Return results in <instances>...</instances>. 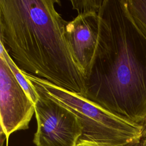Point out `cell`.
Masks as SVG:
<instances>
[{"label": "cell", "instance_id": "6da1fadb", "mask_svg": "<svg viewBox=\"0 0 146 146\" xmlns=\"http://www.w3.org/2000/svg\"><path fill=\"white\" fill-rule=\"evenodd\" d=\"M83 97L140 125L146 123V38L132 21L125 0H103Z\"/></svg>", "mask_w": 146, "mask_h": 146}, {"label": "cell", "instance_id": "7a4b0ae2", "mask_svg": "<svg viewBox=\"0 0 146 146\" xmlns=\"http://www.w3.org/2000/svg\"><path fill=\"white\" fill-rule=\"evenodd\" d=\"M57 0H0V42L20 68L84 96V76L66 35Z\"/></svg>", "mask_w": 146, "mask_h": 146}, {"label": "cell", "instance_id": "3957f363", "mask_svg": "<svg viewBox=\"0 0 146 146\" xmlns=\"http://www.w3.org/2000/svg\"><path fill=\"white\" fill-rule=\"evenodd\" d=\"M34 90L75 114L82 133L77 146H135L143 127L121 118L80 95L21 70Z\"/></svg>", "mask_w": 146, "mask_h": 146}, {"label": "cell", "instance_id": "277c9868", "mask_svg": "<svg viewBox=\"0 0 146 146\" xmlns=\"http://www.w3.org/2000/svg\"><path fill=\"white\" fill-rule=\"evenodd\" d=\"M37 93L38 99L35 104L37 129L34 143L36 146H77L82 133L78 117L66 108Z\"/></svg>", "mask_w": 146, "mask_h": 146}, {"label": "cell", "instance_id": "5b68a950", "mask_svg": "<svg viewBox=\"0 0 146 146\" xmlns=\"http://www.w3.org/2000/svg\"><path fill=\"white\" fill-rule=\"evenodd\" d=\"M35 112V104L0 56L1 133L8 141L12 133L28 129Z\"/></svg>", "mask_w": 146, "mask_h": 146}, {"label": "cell", "instance_id": "8992f818", "mask_svg": "<svg viewBox=\"0 0 146 146\" xmlns=\"http://www.w3.org/2000/svg\"><path fill=\"white\" fill-rule=\"evenodd\" d=\"M99 17L98 13L78 14L67 22L65 35L73 58L84 74L94 57L98 42Z\"/></svg>", "mask_w": 146, "mask_h": 146}, {"label": "cell", "instance_id": "52a82bcc", "mask_svg": "<svg viewBox=\"0 0 146 146\" xmlns=\"http://www.w3.org/2000/svg\"><path fill=\"white\" fill-rule=\"evenodd\" d=\"M0 56L3 57L5 60L6 62L7 65L9 66V68L14 74L18 82L23 89L29 95L31 100L34 102V104H35L38 99V93L31 86V85L28 82V81L23 75L22 71L13 60V59L9 54L8 52L1 42H0Z\"/></svg>", "mask_w": 146, "mask_h": 146}, {"label": "cell", "instance_id": "ba28073f", "mask_svg": "<svg viewBox=\"0 0 146 146\" xmlns=\"http://www.w3.org/2000/svg\"><path fill=\"white\" fill-rule=\"evenodd\" d=\"M125 2L132 21L146 38V0H125Z\"/></svg>", "mask_w": 146, "mask_h": 146}, {"label": "cell", "instance_id": "9c48e42d", "mask_svg": "<svg viewBox=\"0 0 146 146\" xmlns=\"http://www.w3.org/2000/svg\"><path fill=\"white\" fill-rule=\"evenodd\" d=\"M103 0H71L72 7L78 14L90 13H99Z\"/></svg>", "mask_w": 146, "mask_h": 146}, {"label": "cell", "instance_id": "30bf717a", "mask_svg": "<svg viewBox=\"0 0 146 146\" xmlns=\"http://www.w3.org/2000/svg\"><path fill=\"white\" fill-rule=\"evenodd\" d=\"M137 146H146V133L142 135L141 140Z\"/></svg>", "mask_w": 146, "mask_h": 146}, {"label": "cell", "instance_id": "8fae6325", "mask_svg": "<svg viewBox=\"0 0 146 146\" xmlns=\"http://www.w3.org/2000/svg\"><path fill=\"white\" fill-rule=\"evenodd\" d=\"M146 132V123H145V124L143 126V132Z\"/></svg>", "mask_w": 146, "mask_h": 146}, {"label": "cell", "instance_id": "7c38bea8", "mask_svg": "<svg viewBox=\"0 0 146 146\" xmlns=\"http://www.w3.org/2000/svg\"><path fill=\"white\" fill-rule=\"evenodd\" d=\"M144 133H146V132H144V133H143V134H144Z\"/></svg>", "mask_w": 146, "mask_h": 146}, {"label": "cell", "instance_id": "4fadbf2b", "mask_svg": "<svg viewBox=\"0 0 146 146\" xmlns=\"http://www.w3.org/2000/svg\"><path fill=\"white\" fill-rule=\"evenodd\" d=\"M135 146H137V145H135Z\"/></svg>", "mask_w": 146, "mask_h": 146}]
</instances>
